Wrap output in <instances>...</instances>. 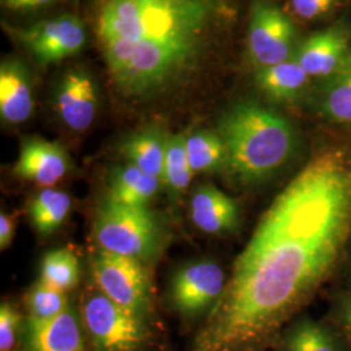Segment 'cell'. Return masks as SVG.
Here are the masks:
<instances>
[{
    "instance_id": "obj_1",
    "label": "cell",
    "mask_w": 351,
    "mask_h": 351,
    "mask_svg": "<svg viewBox=\"0 0 351 351\" xmlns=\"http://www.w3.org/2000/svg\"><path fill=\"white\" fill-rule=\"evenodd\" d=\"M351 232V156L306 164L264 213L194 351H239L267 337L330 275Z\"/></svg>"
},
{
    "instance_id": "obj_2",
    "label": "cell",
    "mask_w": 351,
    "mask_h": 351,
    "mask_svg": "<svg viewBox=\"0 0 351 351\" xmlns=\"http://www.w3.org/2000/svg\"><path fill=\"white\" fill-rule=\"evenodd\" d=\"M232 14L228 0H107L97 33L116 88L128 97L172 88Z\"/></svg>"
},
{
    "instance_id": "obj_3",
    "label": "cell",
    "mask_w": 351,
    "mask_h": 351,
    "mask_svg": "<svg viewBox=\"0 0 351 351\" xmlns=\"http://www.w3.org/2000/svg\"><path fill=\"white\" fill-rule=\"evenodd\" d=\"M228 152V168L242 182H256L288 162L295 147V133L281 114L255 101L228 110L219 132Z\"/></svg>"
},
{
    "instance_id": "obj_4",
    "label": "cell",
    "mask_w": 351,
    "mask_h": 351,
    "mask_svg": "<svg viewBox=\"0 0 351 351\" xmlns=\"http://www.w3.org/2000/svg\"><path fill=\"white\" fill-rule=\"evenodd\" d=\"M94 234L101 250L143 261L158 250L160 232L147 207L137 208L106 199L97 213Z\"/></svg>"
},
{
    "instance_id": "obj_5",
    "label": "cell",
    "mask_w": 351,
    "mask_h": 351,
    "mask_svg": "<svg viewBox=\"0 0 351 351\" xmlns=\"http://www.w3.org/2000/svg\"><path fill=\"white\" fill-rule=\"evenodd\" d=\"M82 319L98 350L137 351L147 337L142 316L117 304L103 291L85 300Z\"/></svg>"
},
{
    "instance_id": "obj_6",
    "label": "cell",
    "mask_w": 351,
    "mask_h": 351,
    "mask_svg": "<svg viewBox=\"0 0 351 351\" xmlns=\"http://www.w3.org/2000/svg\"><path fill=\"white\" fill-rule=\"evenodd\" d=\"M93 275L108 298L142 315L149 303L150 281L138 259L101 251L93 259Z\"/></svg>"
},
{
    "instance_id": "obj_7",
    "label": "cell",
    "mask_w": 351,
    "mask_h": 351,
    "mask_svg": "<svg viewBox=\"0 0 351 351\" xmlns=\"http://www.w3.org/2000/svg\"><path fill=\"white\" fill-rule=\"evenodd\" d=\"M295 27L276 4L261 0L252 7L249 26V53L256 69L293 58Z\"/></svg>"
},
{
    "instance_id": "obj_8",
    "label": "cell",
    "mask_w": 351,
    "mask_h": 351,
    "mask_svg": "<svg viewBox=\"0 0 351 351\" xmlns=\"http://www.w3.org/2000/svg\"><path fill=\"white\" fill-rule=\"evenodd\" d=\"M14 37L25 46L40 65L58 63L82 50L86 32L73 14H62L25 29H12Z\"/></svg>"
},
{
    "instance_id": "obj_9",
    "label": "cell",
    "mask_w": 351,
    "mask_h": 351,
    "mask_svg": "<svg viewBox=\"0 0 351 351\" xmlns=\"http://www.w3.org/2000/svg\"><path fill=\"white\" fill-rule=\"evenodd\" d=\"M226 285V275L219 264L199 262L189 264L176 274L171 295L180 313L195 315L213 306Z\"/></svg>"
},
{
    "instance_id": "obj_10",
    "label": "cell",
    "mask_w": 351,
    "mask_h": 351,
    "mask_svg": "<svg viewBox=\"0 0 351 351\" xmlns=\"http://www.w3.org/2000/svg\"><path fill=\"white\" fill-rule=\"evenodd\" d=\"M351 56L349 32L336 25L306 39L294 55V59L310 77L324 78L335 75Z\"/></svg>"
},
{
    "instance_id": "obj_11",
    "label": "cell",
    "mask_w": 351,
    "mask_h": 351,
    "mask_svg": "<svg viewBox=\"0 0 351 351\" xmlns=\"http://www.w3.org/2000/svg\"><path fill=\"white\" fill-rule=\"evenodd\" d=\"M56 110L64 124L75 132L86 130L98 110L97 86L86 71L75 69L63 75L56 90Z\"/></svg>"
},
{
    "instance_id": "obj_12",
    "label": "cell",
    "mask_w": 351,
    "mask_h": 351,
    "mask_svg": "<svg viewBox=\"0 0 351 351\" xmlns=\"http://www.w3.org/2000/svg\"><path fill=\"white\" fill-rule=\"evenodd\" d=\"M69 168V158L59 143L40 138H27L23 142L14 173L37 184L50 188L63 178Z\"/></svg>"
},
{
    "instance_id": "obj_13",
    "label": "cell",
    "mask_w": 351,
    "mask_h": 351,
    "mask_svg": "<svg viewBox=\"0 0 351 351\" xmlns=\"http://www.w3.org/2000/svg\"><path fill=\"white\" fill-rule=\"evenodd\" d=\"M33 112L29 71L19 59H5L0 66V114L8 124H21Z\"/></svg>"
},
{
    "instance_id": "obj_14",
    "label": "cell",
    "mask_w": 351,
    "mask_h": 351,
    "mask_svg": "<svg viewBox=\"0 0 351 351\" xmlns=\"http://www.w3.org/2000/svg\"><path fill=\"white\" fill-rule=\"evenodd\" d=\"M190 215L195 226L211 234L232 232L239 220L236 202L213 185H203L194 193Z\"/></svg>"
},
{
    "instance_id": "obj_15",
    "label": "cell",
    "mask_w": 351,
    "mask_h": 351,
    "mask_svg": "<svg viewBox=\"0 0 351 351\" xmlns=\"http://www.w3.org/2000/svg\"><path fill=\"white\" fill-rule=\"evenodd\" d=\"M30 351H84L82 335L71 308L49 320L27 323Z\"/></svg>"
},
{
    "instance_id": "obj_16",
    "label": "cell",
    "mask_w": 351,
    "mask_h": 351,
    "mask_svg": "<svg viewBox=\"0 0 351 351\" xmlns=\"http://www.w3.org/2000/svg\"><path fill=\"white\" fill-rule=\"evenodd\" d=\"M168 138L162 129L147 128L128 137L120 151L129 164L162 180Z\"/></svg>"
},
{
    "instance_id": "obj_17",
    "label": "cell",
    "mask_w": 351,
    "mask_h": 351,
    "mask_svg": "<svg viewBox=\"0 0 351 351\" xmlns=\"http://www.w3.org/2000/svg\"><path fill=\"white\" fill-rule=\"evenodd\" d=\"M159 178L142 172L132 164L116 167L110 178V201L145 208L159 190Z\"/></svg>"
},
{
    "instance_id": "obj_18",
    "label": "cell",
    "mask_w": 351,
    "mask_h": 351,
    "mask_svg": "<svg viewBox=\"0 0 351 351\" xmlns=\"http://www.w3.org/2000/svg\"><path fill=\"white\" fill-rule=\"evenodd\" d=\"M310 75L294 59L256 69V85L272 101H290L297 99L307 86Z\"/></svg>"
},
{
    "instance_id": "obj_19",
    "label": "cell",
    "mask_w": 351,
    "mask_h": 351,
    "mask_svg": "<svg viewBox=\"0 0 351 351\" xmlns=\"http://www.w3.org/2000/svg\"><path fill=\"white\" fill-rule=\"evenodd\" d=\"M319 107L329 121L351 124V56L335 75L324 80Z\"/></svg>"
},
{
    "instance_id": "obj_20",
    "label": "cell",
    "mask_w": 351,
    "mask_h": 351,
    "mask_svg": "<svg viewBox=\"0 0 351 351\" xmlns=\"http://www.w3.org/2000/svg\"><path fill=\"white\" fill-rule=\"evenodd\" d=\"M186 152L193 173H213L228 167L226 143L219 133H191L186 137Z\"/></svg>"
},
{
    "instance_id": "obj_21",
    "label": "cell",
    "mask_w": 351,
    "mask_h": 351,
    "mask_svg": "<svg viewBox=\"0 0 351 351\" xmlns=\"http://www.w3.org/2000/svg\"><path fill=\"white\" fill-rule=\"evenodd\" d=\"M71 197L55 189H45L30 203L29 213L34 228L42 234H50L62 226L71 211Z\"/></svg>"
},
{
    "instance_id": "obj_22",
    "label": "cell",
    "mask_w": 351,
    "mask_h": 351,
    "mask_svg": "<svg viewBox=\"0 0 351 351\" xmlns=\"http://www.w3.org/2000/svg\"><path fill=\"white\" fill-rule=\"evenodd\" d=\"M193 171L186 152V136L176 134L168 138L164 160L163 181L171 198H177L188 189Z\"/></svg>"
},
{
    "instance_id": "obj_23",
    "label": "cell",
    "mask_w": 351,
    "mask_h": 351,
    "mask_svg": "<svg viewBox=\"0 0 351 351\" xmlns=\"http://www.w3.org/2000/svg\"><path fill=\"white\" fill-rule=\"evenodd\" d=\"M80 278L78 261L69 249L49 252L40 265V281L59 290L75 288Z\"/></svg>"
},
{
    "instance_id": "obj_24",
    "label": "cell",
    "mask_w": 351,
    "mask_h": 351,
    "mask_svg": "<svg viewBox=\"0 0 351 351\" xmlns=\"http://www.w3.org/2000/svg\"><path fill=\"white\" fill-rule=\"evenodd\" d=\"M30 319L49 320L68 310V301L63 290L39 281L27 297Z\"/></svg>"
},
{
    "instance_id": "obj_25",
    "label": "cell",
    "mask_w": 351,
    "mask_h": 351,
    "mask_svg": "<svg viewBox=\"0 0 351 351\" xmlns=\"http://www.w3.org/2000/svg\"><path fill=\"white\" fill-rule=\"evenodd\" d=\"M289 351H335L333 343L322 326L303 323L289 342Z\"/></svg>"
},
{
    "instance_id": "obj_26",
    "label": "cell",
    "mask_w": 351,
    "mask_h": 351,
    "mask_svg": "<svg viewBox=\"0 0 351 351\" xmlns=\"http://www.w3.org/2000/svg\"><path fill=\"white\" fill-rule=\"evenodd\" d=\"M20 323V314L8 303H3L0 307V351L12 350Z\"/></svg>"
},
{
    "instance_id": "obj_27",
    "label": "cell",
    "mask_w": 351,
    "mask_h": 351,
    "mask_svg": "<svg viewBox=\"0 0 351 351\" xmlns=\"http://www.w3.org/2000/svg\"><path fill=\"white\" fill-rule=\"evenodd\" d=\"M336 0H291L294 12L304 20H314L329 12Z\"/></svg>"
},
{
    "instance_id": "obj_28",
    "label": "cell",
    "mask_w": 351,
    "mask_h": 351,
    "mask_svg": "<svg viewBox=\"0 0 351 351\" xmlns=\"http://www.w3.org/2000/svg\"><path fill=\"white\" fill-rule=\"evenodd\" d=\"M55 0H1V5L12 12H30L43 8Z\"/></svg>"
},
{
    "instance_id": "obj_29",
    "label": "cell",
    "mask_w": 351,
    "mask_h": 351,
    "mask_svg": "<svg viewBox=\"0 0 351 351\" xmlns=\"http://www.w3.org/2000/svg\"><path fill=\"white\" fill-rule=\"evenodd\" d=\"M14 236V217L8 213L0 215V249L4 250L10 246Z\"/></svg>"
},
{
    "instance_id": "obj_30",
    "label": "cell",
    "mask_w": 351,
    "mask_h": 351,
    "mask_svg": "<svg viewBox=\"0 0 351 351\" xmlns=\"http://www.w3.org/2000/svg\"><path fill=\"white\" fill-rule=\"evenodd\" d=\"M342 320L351 335V301L348 302L342 308Z\"/></svg>"
}]
</instances>
